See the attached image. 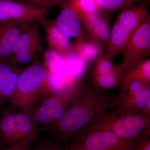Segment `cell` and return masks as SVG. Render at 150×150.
I'll use <instances>...</instances> for the list:
<instances>
[{
	"label": "cell",
	"instance_id": "obj_8",
	"mask_svg": "<svg viewBox=\"0 0 150 150\" xmlns=\"http://www.w3.org/2000/svg\"><path fill=\"white\" fill-rule=\"evenodd\" d=\"M150 51V18L134 32L122 51L123 61L118 67L123 75L148 56Z\"/></svg>",
	"mask_w": 150,
	"mask_h": 150
},
{
	"label": "cell",
	"instance_id": "obj_28",
	"mask_svg": "<svg viewBox=\"0 0 150 150\" xmlns=\"http://www.w3.org/2000/svg\"><path fill=\"white\" fill-rule=\"evenodd\" d=\"M2 148H3V147L1 145V144H0V149H1Z\"/></svg>",
	"mask_w": 150,
	"mask_h": 150
},
{
	"label": "cell",
	"instance_id": "obj_3",
	"mask_svg": "<svg viewBox=\"0 0 150 150\" xmlns=\"http://www.w3.org/2000/svg\"><path fill=\"white\" fill-rule=\"evenodd\" d=\"M50 87L49 71L40 61L25 67L21 73L8 103L13 108L30 114Z\"/></svg>",
	"mask_w": 150,
	"mask_h": 150
},
{
	"label": "cell",
	"instance_id": "obj_29",
	"mask_svg": "<svg viewBox=\"0 0 150 150\" xmlns=\"http://www.w3.org/2000/svg\"><path fill=\"white\" fill-rule=\"evenodd\" d=\"M4 1V0H0V1ZM13 1H18V0H13Z\"/></svg>",
	"mask_w": 150,
	"mask_h": 150
},
{
	"label": "cell",
	"instance_id": "obj_27",
	"mask_svg": "<svg viewBox=\"0 0 150 150\" xmlns=\"http://www.w3.org/2000/svg\"><path fill=\"white\" fill-rule=\"evenodd\" d=\"M146 0H127V4L125 8L131 7V6L135 5V4L138 2H142L143 1H145Z\"/></svg>",
	"mask_w": 150,
	"mask_h": 150
},
{
	"label": "cell",
	"instance_id": "obj_16",
	"mask_svg": "<svg viewBox=\"0 0 150 150\" xmlns=\"http://www.w3.org/2000/svg\"><path fill=\"white\" fill-rule=\"evenodd\" d=\"M136 81L150 84L149 59H143L123 74L121 81V92L118 96L116 97V99L121 98L125 93L129 84L131 82Z\"/></svg>",
	"mask_w": 150,
	"mask_h": 150
},
{
	"label": "cell",
	"instance_id": "obj_1",
	"mask_svg": "<svg viewBox=\"0 0 150 150\" xmlns=\"http://www.w3.org/2000/svg\"><path fill=\"white\" fill-rule=\"evenodd\" d=\"M115 100L112 93L79 82L62 117L41 130L61 144H68L103 113L114 107Z\"/></svg>",
	"mask_w": 150,
	"mask_h": 150
},
{
	"label": "cell",
	"instance_id": "obj_26",
	"mask_svg": "<svg viewBox=\"0 0 150 150\" xmlns=\"http://www.w3.org/2000/svg\"><path fill=\"white\" fill-rule=\"evenodd\" d=\"M30 143H24L15 146L2 148L0 150H29L31 148Z\"/></svg>",
	"mask_w": 150,
	"mask_h": 150
},
{
	"label": "cell",
	"instance_id": "obj_4",
	"mask_svg": "<svg viewBox=\"0 0 150 150\" xmlns=\"http://www.w3.org/2000/svg\"><path fill=\"white\" fill-rule=\"evenodd\" d=\"M41 131L30 114L13 107L4 110L0 117V144L3 148L38 142Z\"/></svg>",
	"mask_w": 150,
	"mask_h": 150
},
{
	"label": "cell",
	"instance_id": "obj_20",
	"mask_svg": "<svg viewBox=\"0 0 150 150\" xmlns=\"http://www.w3.org/2000/svg\"><path fill=\"white\" fill-rule=\"evenodd\" d=\"M99 11L113 12L125 8L127 0H94Z\"/></svg>",
	"mask_w": 150,
	"mask_h": 150
},
{
	"label": "cell",
	"instance_id": "obj_6",
	"mask_svg": "<svg viewBox=\"0 0 150 150\" xmlns=\"http://www.w3.org/2000/svg\"><path fill=\"white\" fill-rule=\"evenodd\" d=\"M79 81L64 91L50 95L33 109L30 115L40 129L51 126L59 120L74 96Z\"/></svg>",
	"mask_w": 150,
	"mask_h": 150
},
{
	"label": "cell",
	"instance_id": "obj_2",
	"mask_svg": "<svg viewBox=\"0 0 150 150\" xmlns=\"http://www.w3.org/2000/svg\"><path fill=\"white\" fill-rule=\"evenodd\" d=\"M111 109L103 113L79 134L105 131L121 139L132 141H136L142 136H150V118L143 113L118 106Z\"/></svg>",
	"mask_w": 150,
	"mask_h": 150
},
{
	"label": "cell",
	"instance_id": "obj_11",
	"mask_svg": "<svg viewBox=\"0 0 150 150\" xmlns=\"http://www.w3.org/2000/svg\"><path fill=\"white\" fill-rule=\"evenodd\" d=\"M26 23L0 22V62H8Z\"/></svg>",
	"mask_w": 150,
	"mask_h": 150
},
{
	"label": "cell",
	"instance_id": "obj_13",
	"mask_svg": "<svg viewBox=\"0 0 150 150\" xmlns=\"http://www.w3.org/2000/svg\"><path fill=\"white\" fill-rule=\"evenodd\" d=\"M135 32L129 26L115 21L110 31L104 56L111 60L122 52Z\"/></svg>",
	"mask_w": 150,
	"mask_h": 150
},
{
	"label": "cell",
	"instance_id": "obj_18",
	"mask_svg": "<svg viewBox=\"0 0 150 150\" xmlns=\"http://www.w3.org/2000/svg\"><path fill=\"white\" fill-rule=\"evenodd\" d=\"M123 76V74L117 66V68L110 72L93 76V78L96 87L105 90L114 88L118 83L121 82Z\"/></svg>",
	"mask_w": 150,
	"mask_h": 150
},
{
	"label": "cell",
	"instance_id": "obj_15",
	"mask_svg": "<svg viewBox=\"0 0 150 150\" xmlns=\"http://www.w3.org/2000/svg\"><path fill=\"white\" fill-rule=\"evenodd\" d=\"M45 26L48 44L58 54L67 56L73 53L72 46L69 38L56 26L54 21L45 19L42 23Z\"/></svg>",
	"mask_w": 150,
	"mask_h": 150
},
{
	"label": "cell",
	"instance_id": "obj_12",
	"mask_svg": "<svg viewBox=\"0 0 150 150\" xmlns=\"http://www.w3.org/2000/svg\"><path fill=\"white\" fill-rule=\"evenodd\" d=\"M79 13L82 25L88 33L91 38L101 44L107 43L110 30L105 18L102 16L100 12L86 13L79 11Z\"/></svg>",
	"mask_w": 150,
	"mask_h": 150
},
{
	"label": "cell",
	"instance_id": "obj_22",
	"mask_svg": "<svg viewBox=\"0 0 150 150\" xmlns=\"http://www.w3.org/2000/svg\"><path fill=\"white\" fill-rule=\"evenodd\" d=\"M117 67L113 64L111 59H108L104 55L100 56L93 70V76L110 72L115 70Z\"/></svg>",
	"mask_w": 150,
	"mask_h": 150
},
{
	"label": "cell",
	"instance_id": "obj_19",
	"mask_svg": "<svg viewBox=\"0 0 150 150\" xmlns=\"http://www.w3.org/2000/svg\"><path fill=\"white\" fill-rule=\"evenodd\" d=\"M150 101V84L145 87L137 96L126 104L118 106L134 111L142 113L148 103Z\"/></svg>",
	"mask_w": 150,
	"mask_h": 150
},
{
	"label": "cell",
	"instance_id": "obj_14",
	"mask_svg": "<svg viewBox=\"0 0 150 150\" xmlns=\"http://www.w3.org/2000/svg\"><path fill=\"white\" fill-rule=\"evenodd\" d=\"M25 67L0 62V107L8 103L14 91L19 76Z\"/></svg>",
	"mask_w": 150,
	"mask_h": 150
},
{
	"label": "cell",
	"instance_id": "obj_7",
	"mask_svg": "<svg viewBox=\"0 0 150 150\" xmlns=\"http://www.w3.org/2000/svg\"><path fill=\"white\" fill-rule=\"evenodd\" d=\"M136 141L123 139L109 131H95L79 134L65 150H134Z\"/></svg>",
	"mask_w": 150,
	"mask_h": 150
},
{
	"label": "cell",
	"instance_id": "obj_24",
	"mask_svg": "<svg viewBox=\"0 0 150 150\" xmlns=\"http://www.w3.org/2000/svg\"><path fill=\"white\" fill-rule=\"evenodd\" d=\"M29 150H65L64 145L51 139L40 142L36 146Z\"/></svg>",
	"mask_w": 150,
	"mask_h": 150
},
{
	"label": "cell",
	"instance_id": "obj_17",
	"mask_svg": "<svg viewBox=\"0 0 150 150\" xmlns=\"http://www.w3.org/2000/svg\"><path fill=\"white\" fill-rule=\"evenodd\" d=\"M102 51V44L91 38L76 40L72 46L73 53L87 63L99 58Z\"/></svg>",
	"mask_w": 150,
	"mask_h": 150
},
{
	"label": "cell",
	"instance_id": "obj_10",
	"mask_svg": "<svg viewBox=\"0 0 150 150\" xmlns=\"http://www.w3.org/2000/svg\"><path fill=\"white\" fill-rule=\"evenodd\" d=\"M54 20L56 26L68 38L76 40L84 37L79 11L74 0H68Z\"/></svg>",
	"mask_w": 150,
	"mask_h": 150
},
{
	"label": "cell",
	"instance_id": "obj_9",
	"mask_svg": "<svg viewBox=\"0 0 150 150\" xmlns=\"http://www.w3.org/2000/svg\"><path fill=\"white\" fill-rule=\"evenodd\" d=\"M48 11V10L33 7L18 1L4 0L0 1V22L42 23L46 19Z\"/></svg>",
	"mask_w": 150,
	"mask_h": 150
},
{
	"label": "cell",
	"instance_id": "obj_25",
	"mask_svg": "<svg viewBox=\"0 0 150 150\" xmlns=\"http://www.w3.org/2000/svg\"><path fill=\"white\" fill-rule=\"evenodd\" d=\"M150 137L142 136L137 139L134 150H150Z\"/></svg>",
	"mask_w": 150,
	"mask_h": 150
},
{
	"label": "cell",
	"instance_id": "obj_5",
	"mask_svg": "<svg viewBox=\"0 0 150 150\" xmlns=\"http://www.w3.org/2000/svg\"><path fill=\"white\" fill-rule=\"evenodd\" d=\"M40 21L26 23L7 63L18 67H28L40 62L43 52Z\"/></svg>",
	"mask_w": 150,
	"mask_h": 150
},
{
	"label": "cell",
	"instance_id": "obj_23",
	"mask_svg": "<svg viewBox=\"0 0 150 150\" xmlns=\"http://www.w3.org/2000/svg\"><path fill=\"white\" fill-rule=\"evenodd\" d=\"M79 11L86 13L100 12L94 0H74Z\"/></svg>",
	"mask_w": 150,
	"mask_h": 150
},
{
	"label": "cell",
	"instance_id": "obj_21",
	"mask_svg": "<svg viewBox=\"0 0 150 150\" xmlns=\"http://www.w3.org/2000/svg\"><path fill=\"white\" fill-rule=\"evenodd\" d=\"M68 0H18L33 7L40 9H51L54 8L61 7Z\"/></svg>",
	"mask_w": 150,
	"mask_h": 150
}]
</instances>
